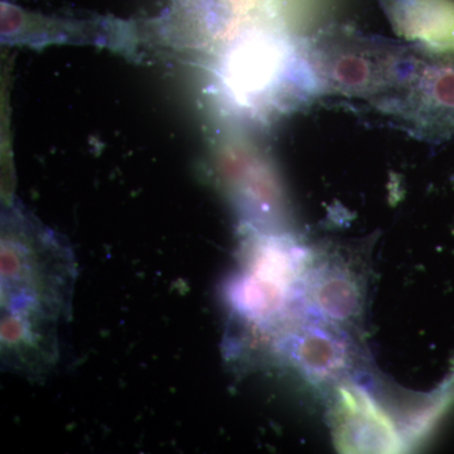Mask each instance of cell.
<instances>
[{
	"label": "cell",
	"mask_w": 454,
	"mask_h": 454,
	"mask_svg": "<svg viewBox=\"0 0 454 454\" xmlns=\"http://www.w3.org/2000/svg\"><path fill=\"white\" fill-rule=\"evenodd\" d=\"M399 35L433 56H454V0H387Z\"/></svg>",
	"instance_id": "8992f818"
},
{
	"label": "cell",
	"mask_w": 454,
	"mask_h": 454,
	"mask_svg": "<svg viewBox=\"0 0 454 454\" xmlns=\"http://www.w3.org/2000/svg\"><path fill=\"white\" fill-rule=\"evenodd\" d=\"M284 351L293 365L313 382L333 380L348 361V346L339 334L318 325H304L289 334Z\"/></svg>",
	"instance_id": "52a82bcc"
},
{
	"label": "cell",
	"mask_w": 454,
	"mask_h": 454,
	"mask_svg": "<svg viewBox=\"0 0 454 454\" xmlns=\"http://www.w3.org/2000/svg\"><path fill=\"white\" fill-rule=\"evenodd\" d=\"M309 306L324 319L343 324L360 312L358 284L339 267H321L310 271L304 284Z\"/></svg>",
	"instance_id": "ba28073f"
},
{
	"label": "cell",
	"mask_w": 454,
	"mask_h": 454,
	"mask_svg": "<svg viewBox=\"0 0 454 454\" xmlns=\"http://www.w3.org/2000/svg\"><path fill=\"white\" fill-rule=\"evenodd\" d=\"M340 394L336 441L342 452L396 453L404 448L395 427L369 396L351 387Z\"/></svg>",
	"instance_id": "5b68a950"
},
{
	"label": "cell",
	"mask_w": 454,
	"mask_h": 454,
	"mask_svg": "<svg viewBox=\"0 0 454 454\" xmlns=\"http://www.w3.org/2000/svg\"><path fill=\"white\" fill-rule=\"evenodd\" d=\"M221 88L235 109L267 116L319 91L301 44L254 27L225 47Z\"/></svg>",
	"instance_id": "7a4b0ae2"
},
{
	"label": "cell",
	"mask_w": 454,
	"mask_h": 454,
	"mask_svg": "<svg viewBox=\"0 0 454 454\" xmlns=\"http://www.w3.org/2000/svg\"><path fill=\"white\" fill-rule=\"evenodd\" d=\"M76 264L61 239L22 212L2 229V357L42 376L59 358V328L68 317Z\"/></svg>",
	"instance_id": "6da1fadb"
},
{
	"label": "cell",
	"mask_w": 454,
	"mask_h": 454,
	"mask_svg": "<svg viewBox=\"0 0 454 454\" xmlns=\"http://www.w3.org/2000/svg\"><path fill=\"white\" fill-rule=\"evenodd\" d=\"M375 104L420 138H454V56L418 57L405 79Z\"/></svg>",
	"instance_id": "277c9868"
},
{
	"label": "cell",
	"mask_w": 454,
	"mask_h": 454,
	"mask_svg": "<svg viewBox=\"0 0 454 454\" xmlns=\"http://www.w3.org/2000/svg\"><path fill=\"white\" fill-rule=\"evenodd\" d=\"M301 46L319 90L373 103L393 91L418 59L394 42L345 29L318 33Z\"/></svg>",
	"instance_id": "3957f363"
}]
</instances>
